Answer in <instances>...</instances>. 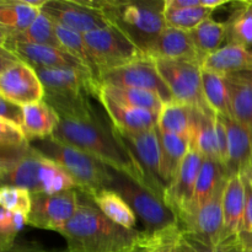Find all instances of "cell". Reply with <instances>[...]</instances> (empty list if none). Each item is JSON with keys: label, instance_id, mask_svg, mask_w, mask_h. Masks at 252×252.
Wrapping results in <instances>:
<instances>
[{"label": "cell", "instance_id": "cell-1", "mask_svg": "<svg viewBox=\"0 0 252 252\" xmlns=\"http://www.w3.org/2000/svg\"><path fill=\"white\" fill-rule=\"evenodd\" d=\"M52 137L88 153L111 170L126 175L152 192L138 160L112 123L97 111L85 118H61Z\"/></svg>", "mask_w": 252, "mask_h": 252}, {"label": "cell", "instance_id": "cell-2", "mask_svg": "<svg viewBox=\"0 0 252 252\" xmlns=\"http://www.w3.org/2000/svg\"><path fill=\"white\" fill-rule=\"evenodd\" d=\"M59 234L70 252H134L149 236L144 230L113 223L86 196L80 198L78 211Z\"/></svg>", "mask_w": 252, "mask_h": 252}, {"label": "cell", "instance_id": "cell-3", "mask_svg": "<svg viewBox=\"0 0 252 252\" xmlns=\"http://www.w3.org/2000/svg\"><path fill=\"white\" fill-rule=\"evenodd\" d=\"M0 181L1 186L20 187L31 194H53L76 189L71 177L31 143L0 148Z\"/></svg>", "mask_w": 252, "mask_h": 252}, {"label": "cell", "instance_id": "cell-4", "mask_svg": "<svg viewBox=\"0 0 252 252\" xmlns=\"http://www.w3.org/2000/svg\"><path fill=\"white\" fill-rule=\"evenodd\" d=\"M44 89V102L61 118H85L96 108L90 97L96 98L98 83L86 69H36Z\"/></svg>", "mask_w": 252, "mask_h": 252}, {"label": "cell", "instance_id": "cell-5", "mask_svg": "<svg viewBox=\"0 0 252 252\" xmlns=\"http://www.w3.org/2000/svg\"><path fill=\"white\" fill-rule=\"evenodd\" d=\"M94 1L110 24L125 32L145 54L167 27L165 22V0Z\"/></svg>", "mask_w": 252, "mask_h": 252}, {"label": "cell", "instance_id": "cell-6", "mask_svg": "<svg viewBox=\"0 0 252 252\" xmlns=\"http://www.w3.org/2000/svg\"><path fill=\"white\" fill-rule=\"evenodd\" d=\"M31 145L44 157L58 164L71 177L76 189L84 196H90L95 192L111 187L113 170L88 153L64 144L53 137L34 140L31 142Z\"/></svg>", "mask_w": 252, "mask_h": 252}, {"label": "cell", "instance_id": "cell-7", "mask_svg": "<svg viewBox=\"0 0 252 252\" xmlns=\"http://www.w3.org/2000/svg\"><path fill=\"white\" fill-rule=\"evenodd\" d=\"M110 189L125 198L144 225V231L149 235L181 225L176 214L164 201L126 175L113 171Z\"/></svg>", "mask_w": 252, "mask_h": 252}, {"label": "cell", "instance_id": "cell-8", "mask_svg": "<svg viewBox=\"0 0 252 252\" xmlns=\"http://www.w3.org/2000/svg\"><path fill=\"white\" fill-rule=\"evenodd\" d=\"M84 38L95 59L98 75L102 71L148 58L139 46L113 25L85 33Z\"/></svg>", "mask_w": 252, "mask_h": 252}, {"label": "cell", "instance_id": "cell-9", "mask_svg": "<svg viewBox=\"0 0 252 252\" xmlns=\"http://www.w3.org/2000/svg\"><path fill=\"white\" fill-rule=\"evenodd\" d=\"M0 95L21 106L38 102L44 97L36 69L4 48H0Z\"/></svg>", "mask_w": 252, "mask_h": 252}, {"label": "cell", "instance_id": "cell-10", "mask_svg": "<svg viewBox=\"0 0 252 252\" xmlns=\"http://www.w3.org/2000/svg\"><path fill=\"white\" fill-rule=\"evenodd\" d=\"M116 130L142 166L153 193L164 201L167 186L165 181L164 153L159 128L155 127L153 129L135 133L126 132L117 128Z\"/></svg>", "mask_w": 252, "mask_h": 252}, {"label": "cell", "instance_id": "cell-11", "mask_svg": "<svg viewBox=\"0 0 252 252\" xmlns=\"http://www.w3.org/2000/svg\"><path fill=\"white\" fill-rule=\"evenodd\" d=\"M154 62L174 101L199 110H211L203 96L201 63L169 59H154Z\"/></svg>", "mask_w": 252, "mask_h": 252}, {"label": "cell", "instance_id": "cell-12", "mask_svg": "<svg viewBox=\"0 0 252 252\" xmlns=\"http://www.w3.org/2000/svg\"><path fill=\"white\" fill-rule=\"evenodd\" d=\"M98 85L132 88L153 91L164 100L165 103L174 101L171 91L158 71L154 59L144 58L120 68L102 71L97 78Z\"/></svg>", "mask_w": 252, "mask_h": 252}, {"label": "cell", "instance_id": "cell-13", "mask_svg": "<svg viewBox=\"0 0 252 252\" xmlns=\"http://www.w3.org/2000/svg\"><path fill=\"white\" fill-rule=\"evenodd\" d=\"M80 204L78 189H68L53 194H32V208L27 216V225L61 233L76 213Z\"/></svg>", "mask_w": 252, "mask_h": 252}, {"label": "cell", "instance_id": "cell-14", "mask_svg": "<svg viewBox=\"0 0 252 252\" xmlns=\"http://www.w3.org/2000/svg\"><path fill=\"white\" fill-rule=\"evenodd\" d=\"M42 11L57 25L80 34L111 25L94 0H47Z\"/></svg>", "mask_w": 252, "mask_h": 252}, {"label": "cell", "instance_id": "cell-15", "mask_svg": "<svg viewBox=\"0 0 252 252\" xmlns=\"http://www.w3.org/2000/svg\"><path fill=\"white\" fill-rule=\"evenodd\" d=\"M203 159V155L192 145L180 165L174 181L165 192V204L176 214L180 224L185 223L191 213L194 189Z\"/></svg>", "mask_w": 252, "mask_h": 252}, {"label": "cell", "instance_id": "cell-16", "mask_svg": "<svg viewBox=\"0 0 252 252\" xmlns=\"http://www.w3.org/2000/svg\"><path fill=\"white\" fill-rule=\"evenodd\" d=\"M0 47L6 49L12 56L19 58L20 61L25 62L34 69L81 68L89 70L79 59L71 56L65 49L58 48V47L22 43V42L10 41V39L0 41Z\"/></svg>", "mask_w": 252, "mask_h": 252}, {"label": "cell", "instance_id": "cell-17", "mask_svg": "<svg viewBox=\"0 0 252 252\" xmlns=\"http://www.w3.org/2000/svg\"><path fill=\"white\" fill-rule=\"evenodd\" d=\"M226 177L218 187L214 196L197 211L189 224L182 226L184 230L192 234L209 246H218L220 244L224 228L223 194L226 185Z\"/></svg>", "mask_w": 252, "mask_h": 252}, {"label": "cell", "instance_id": "cell-18", "mask_svg": "<svg viewBox=\"0 0 252 252\" xmlns=\"http://www.w3.org/2000/svg\"><path fill=\"white\" fill-rule=\"evenodd\" d=\"M223 214L224 228L219 245L239 243L245 214V186L241 174L234 175L226 180L223 194Z\"/></svg>", "mask_w": 252, "mask_h": 252}, {"label": "cell", "instance_id": "cell-19", "mask_svg": "<svg viewBox=\"0 0 252 252\" xmlns=\"http://www.w3.org/2000/svg\"><path fill=\"white\" fill-rule=\"evenodd\" d=\"M96 98L100 101L102 107L107 112L111 123L117 129L126 132H144L158 127L159 115L150 111L135 108L113 100L110 96L103 94L97 88Z\"/></svg>", "mask_w": 252, "mask_h": 252}, {"label": "cell", "instance_id": "cell-20", "mask_svg": "<svg viewBox=\"0 0 252 252\" xmlns=\"http://www.w3.org/2000/svg\"><path fill=\"white\" fill-rule=\"evenodd\" d=\"M219 117L223 120L228 134V162L226 177L241 174L250 167L252 161V129L235 118Z\"/></svg>", "mask_w": 252, "mask_h": 252}, {"label": "cell", "instance_id": "cell-21", "mask_svg": "<svg viewBox=\"0 0 252 252\" xmlns=\"http://www.w3.org/2000/svg\"><path fill=\"white\" fill-rule=\"evenodd\" d=\"M148 57L152 59H169V61H191L201 63L191 32L166 27L158 37Z\"/></svg>", "mask_w": 252, "mask_h": 252}, {"label": "cell", "instance_id": "cell-22", "mask_svg": "<svg viewBox=\"0 0 252 252\" xmlns=\"http://www.w3.org/2000/svg\"><path fill=\"white\" fill-rule=\"evenodd\" d=\"M204 70L223 76L233 75L252 68V51L238 43H226L201 62Z\"/></svg>", "mask_w": 252, "mask_h": 252}, {"label": "cell", "instance_id": "cell-23", "mask_svg": "<svg viewBox=\"0 0 252 252\" xmlns=\"http://www.w3.org/2000/svg\"><path fill=\"white\" fill-rule=\"evenodd\" d=\"M59 121L58 113L43 100L24 106V132L30 143L52 137Z\"/></svg>", "mask_w": 252, "mask_h": 252}, {"label": "cell", "instance_id": "cell-24", "mask_svg": "<svg viewBox=\"0 0 252 252\" xmlns=\"http://www.w3.org/2000/svg\"><path fill=\"white\" fill-rule=\"evenodd\" d=\"M39 14L27 0H0V38L27 30Z\"/></svg>", "mask_w": 252, "mask_h": 252}, {"label": "cell", "instance_id": "cell-25", "mask_svg": "<svg viewBox=\"0 0 252 252\" xmlns=\"http://www.w3.org/2000/svg\"><path fill=\"white\" fill-rule=\"evenodd\" d=\"M225 179V167L220 162L217 161V160L204 158L203 162H202L201 171H199L198 175V179H197L193 201H192L191 213H189V217L187 218V220L181 224V226H185L186 224L189 223V220L193 218L197 211L201 207H203L214 196L218 187L220 186V184Z\"/></svg>", "mask_w": 252, "mask_h": 252}, {"label": "cell", "instance_id": "cell-26", "mask_svg": "<svg viewBox=\"0 0 252 252\" xmlns=\"http://www.w3.org/2000/svg\"><path fill=\"white\" fill-rule=\"evenodd\" d=\"M192 145L197 148L204 158L220 162L217 137V115L213 111L194 108Z\"/></svg>", "mask_w": 252, "mask_h": 252}, {"label": "cell", "instance_id": "cell-27", "mask_svg": "<svg viewBox=\"0 0 252 252\" xmlns=\"http://www.w3.org/2000/svg\"><path fill=\"white\" fill-rule=\"evenodd\" d=\"M108 219L126 229H137V216L120 193L113 189H101L86 196Z\"/></svg>", "mask_w": 252, "mask_h": 252}, {"label": "cell", "instance_id": "cell-28", "mask_svg": "<svg viewBox=\"0 0 252 252\" xmlns=\"http://www.w3.org/2000/svg\"><path fill=\"white\" fill-rule=\"evenodd\" d=\"M193 125L194 107L177 101L165 103L158 118V128L161 133L192 137Z\"/></svg>", "mask_w": 252, "mask_h": 252}, {"label": "cell", "instance_id": "cell-29", "mask_svg": "<svg viewBox=\"0 0 252 252\" xmlns=\"http://www.w3.org/2000/svg\"><path fill=\"white\" fill-rule=\"evenodd\" d=\"M203 96L208 107L221 117H231L230 93L225 76L202 69Z\"/></svg>", "mask_w": 252, "mask_h": 252}, {"label": "cell", "instance_id": "cell-30", "mask_svg": "<svg viewBox=\"0 0 252 252\" xmlns=\"http://www.w3.org/2000/svg\"><path fill=\"white\" fill-rule=\"evenodd\" d=\"M192 39L201 62L224 46L228 38V22L216 21L212 17L191 31Z\"/></svg>", "mask_w": 252, "mask_h": 252}, {"label": "cell", "instance_id": "cell-31", "mask_svg": "<svg viewBox=\"0 0 252 252\" xmlns=\"http://www.w3.org/2000/svg\"><path fill=\"white\" fill-rule=\"evenodd\" d=\"M98 89L113 100L135 108L150 111L159 115L165 102L158 94L148 90L132 88H118V86H101Z\"/></svg>", "mask_w": 252, "mask_h": 252}, {"label": "cell", "instance_id": "cell-32", "mask_svg": "<svg viewBox=\"0 0 252 252\" xmlns=\"http://www.w3.org/2000/svg\"><path fill=\"white\" fill-rule=\"evenodd\" d=\"M162 153H164V171L166 186L174 181L180 165L192 147V137L172 133H161Z\"/></svg>", "mask_w": 252, "mask_h": 252}, {"label": "cell", "instance_id": "cell-33", "mask_svg": "<svg viewBox=\"0 0 252 252\" xmlns=\"http://www.w3.org/2000/svg\"><path fill=\"white\" fill-rule=\"evenodd\" d=\"M56 26V22L48 15L41 11L36 21L29 29L22 32H19L16 34H12V36L2 37V38H0V41L10 39V41L22 42V43L43 44V46H52L62 48L61 42H59L58 36H57Z\"/></svg>", "mask_w": 252, "mask_h": 252}, {"label": "cell", "instance_id": "cell-34", "mask_svg": "<svg viewBox=\"0 0 252 252\" xmlns=\"http://www.w3.org/2000/svg\"><path fill=\"white\" fill-rule=\"evenodd\" d=\"M230 93L233 118L252 129V85L238 76H225Z\"/></svg>", "mask_w": 252, "mask_h": 252}, {"label": "cell", "instance_id": "cell-35", "mask_svg": "<svg viewBox=\"0 0 252 252\" xmlns=\"http://www.w3.org/2000/svg\"><path fill=\"white\" fill-rule=\"evenodd\" d=\"M228 22L226 43H238L248 48L252 47V4L251 1L236 2Z\"/></svg>", "mask_w": 252, "mask_h": 252}, {"label": "cell", "instance_id": "cell-36", "mask_svg": "<svg viewBox=\"0 0 252 252\" xmlns=\"http://www.w3.org/2000/svg\"><path fill=\"white\" fill-rule=\"evenodd\" d=\"M143 252H196L181 225L150 234Z\"/></svg>", "mask_w": 252, "mask_h": 252}, {"label": "cell", "instance_id": "cell-37", "mask_svg": "<svg viewBox=\"0 0 252 252\" xmlns=\"http://www.w3.org/2000/svg\"><path fill=\"white\" fill-rule=\"evenodd\" d=\"M213 14V10L204 6L175 9L165 4V22L167 27L191 32L198 27L202 22L208 20Z\"/></svg>", "mask_w": 252, "mask_h": 252}, {"label": "cell", "instance_id": "cell-38", "mask_svg": "<svg viewBox=\"0 0 252 252\" xmlns=\"http://www.w3.org/2000/svg\"><path fill=\"white\" fill-rule=\"evenodd\" d=\"M56 29L57 36H58L59 42H61L62 48H64L66 52H69L71 56H74L76 59H79V61L93 73V75L97 79V66H96L95 59H94L90 48H89V46L86 44L84 34L76 33V32L70 31V30L68 29H64V27L59 26V25H57Z\"/></svg>", "mask_w": 252, "mask_h": 252}, {"label": "cell", "instance_id": "cell-39", "mask_svg": "<svg viewBox=\"0 0 252 252\" xmlns=\"http://www.w3.org/2000/svg\"><path fill=\"white\" fill-rule=\"evenodd\" d=\"M27 225V216L20 212L1 208L0 214V252L7 250L16 243L17 234Z\"/></svg>", "mask_w": 252, "mask_h": 252}, {"label": "cell", "instance_id": "cell-40", "mask_svg": "<svg viewBox=\"0 0 252 252\" xmlns=\"http://www.w3.org/2000/svg\"><path fill=\"white\" fill-rule=\"evenodd\" d=\"M0 204L1 208L10 212H20L29 216L32 208V194L30 191L20 187L1 186Z\"/></svg>", "mask_w": 252, "mask_h": 252}, {"label": "cell", "instance_id": "cell-41", "mask_svg": "<svg viewBox=\"0 0 252 252\" xmlns=\"http://www.w3.org/2000/svg\"><path fill=\"white\" fill-rule=\"evenodd\" d=\"M241 177L245 186V214L239 235V244L245 252H252V176L250 167L241 172Z\"/></svg>", "mask_w": 252, "mask_h": 252}, {"label": "cell", "instance_id": "cell-42", "mask_svg": "<svg viewBox=\"0 0 252 252\" xmlns=\"http://www.w3.org/2000/svg\"><path fill=\"white\" fill-rule=\"evenodd\" d=\"M27 143L30 142L21 127L0 120V148H17Z\"/></svg>", "mask_w": 252, "mask_h": 252}, {"label": "cell", "instance_id": "cell-43", "mask_svg": "<svg viewBox=\"0 0 252 252\" xmlns=\"http://www.w3.org/2000/svg\"><path fill=\"white\" fill-rule=\"evenodd\" d=\"M0 120L19 126L24 129V106L0 97Z\"/></svg>", "mask_w": 252, "mask_h": 252}, {"label": "cell", "instance_id": "cell-44", "mask_svg": "<svg viewBox=\"0 0 252 252\" xmlns=\"http://www.w3.org/2000/svg\"><path fill=\"white\" fill-rule=\"evenodd\" d=\"M184 231L185 234H186L187 239L189 240V243H191L192 246L194 248V251L196 252H245L239 243L223 244V245H219V246H216V248H213V246H209L207 245V244H204L203 241L197 239L196 236H193L192 234L187 233L186 230Z\"/></svg>", "mask_w": 252, "mask_h": 252}, {"label": "cell", "instance_id": "cell-45", "mask_svg": "<svg viewBox=\"0 0 252 252\" xmlns=\"http://www.w3.org/2000/svg\"><path fill=\"white\" fill-rule=\"evenodd\" d=\"M165 4L175 9H186V7L201 6L202 0H165Z\"/></svg>", "mask_w": 252, "mask_h": 252}, {"label": "cell", "instance_id": "cell-46", "mask_svg": "<svg viewBox=\"0 0 252 252\" xmlns=\"http://www.w3.org/2000/svg\"><path fill=\"white\" fill-rule=\"evenodd\" d=\"M228 0H202V6L207 7V9L216 10L218 7L224 6V5L228 4Z\"/></svg>", "mask_w": 252, "mask_h": 252}, {"label": "cell", "instance_id": "cell-47", "mask_svg": "<svg viewBox=\"0 0 252 252\" xmlns=\"http://www.w3.org/2000/svg\"><path fill=\"white\" fill-rule=\"evenodd\" d=\"M26 252H70L69 250L65 251H47L42 249L41 246L36 245V244H27L26 243Z\"/></svg>", "mask_w": 252, "mask_h": 252}, {"label": "cell", "instance_id": "cell-48", "mask_svg": "<svg viewBox=\"0 0 252 252\" xmlns=\"http://www.w3.org/2000/svg\"><path fill=\"white\" fill-rule=\"evenodd\" d=\"M1 252H26V243H19V241H16L11 248Z\"/></svg>", "mask_w": 252, "mask_h": 252}, {"label": "cell", "instance_id": "cell-49", "mask_svg": "<svg viewBox=\"0 0 252 252\" xmlns=\"http://www.w3.org/2000/svg\"><path fill=\"white\" fill-rule=\"evenodd\" d=\"M233 75L238 76V78L244 79V80H246L248 83H250L252 85V68L249 69V70L240 71V73H238V74H233ZM229 76H230V75H229Z\"/></svg>", "mask_w": 252, "mask_h": 252}, {"label": "cell", "instance_id": "cell-50", "mask_svg": "<svg viewBox=\"0 0 252 252\" xmlns=\"http://www.w3.org/2000/svg\"><path fill=\"white\" fill-rule=\"evenodd\" d=\"M145 244H147V243H145ZM144 248H145V245H144V246H143V248L138 249V250H137V251H134V252H143V251H144Z\"/></svg>", "mask_w": 252, "mask_h": 252}, {"label": "cell", "instance_id": "cell-51", "mask_svg": "<svg viewBox=\"0 0 252 252\" xmlns=\"http://www.w3.org/2000/svg\"><path fill=\"white\" fill-rule=\"evenodd\" d=\"M250 171H251V176H252V161H251V165H250Z\"/></svg>", "mask_w": 252, "mask_h": 252}, {"label": "cell", "instance_id": "cell-52", "mask_svg": "<svg viewBox=\"0 0 252 252\" xmlns=\"http://www.w3.org/2000/svg\"><path fill=\"white\" fill-rule=\"evenodd\" d=\"M250 1H251V4H252V0H250Z\"/></svg>", "mask_w": 252, "mask_h": 252}]
</instances>
